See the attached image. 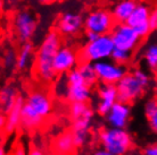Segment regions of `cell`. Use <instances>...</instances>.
<instances>
[{"mask_svg":"<svg viewBox=\"0 0 157 155\" xmlns=\"http://www.w3.org/2000/svg\"><path fill=\"white\" fill-rule=\"evenodd\" d=\"M62 45L60 34L57 31H50L42 39L36 51L33 69L36 79L42 84H51L58 77L54 67V60Z\"/></svg>","mask_w":157,"mask_h":155,"instance_id":"1","label":"cell"},{"mask_svg":"<svg viewBox=\"0 0 157 155\" xmlns=\"http://www.w3.org/2000/svg\"><path fill=\"white\" fill-rule=\"evenodd\" d=\"M54 110L51 96L44 89H33L25 97L22 109L21 129L24 132H33L50 117Z\"/></svg>","mask_w":157,"mask_h":155,"instance_id":"2","label":"cell"},{"mask_svg":"<svg viewBox=\"0 0 157 155\" xmlns=\"http://www.w3.org/2000/svg\"><path fill=\"white\" fill-rule=\"evenodd\" d=\"M55 88L57 95L70 103H88L92 96V87L86 84L78 67L66 75H62L56 81Z\"/></svg>","mask_w":157,"mask_h":155,"instance_id":"3","label":"cell"},{"mask_svg":"<svg viewBox=\"0 0 157 155\" xmlns=\"http://www.w3.org/2000/svg\"><path fill=\"white\" fill-rule=\"evenodd\" d=\"M153 84V78L148 71L142 68H134L128 71L124 77L116 84L118 101L132 104L140 100Z\"/></svg>","mask_w":157,"mask_h":155,"instance_id":"4","label":"cell"},{"mask_svg":"<svg viewBox=\"0 0 157 155\" xmlns=\"http://www.w3.org/2000/svg\"><path fill=\"white\" fill-rule=\"evenodd\" d=\"M100 147L115 155H129L134 145L133 137L126 128L104 127L98 132Z\"/></svg>","mask_w":157,"mask_h":155,"instance_id":"5","label":"cell"},{"mask_svg":"<svg viewBox=\"0 0 157 155\" xmlns=\"http://www.w3.org/2000/svg\"><path fill=\"white\" fill-rule=\"evenodd\" d=\"M115 49L114 41L110 34L99 35L94 41L86 42L82 47L78 57L80 61L97 62L100 60L110 59Z\"/></svg>","mask_w":157,"mask_h":155,"instance_id":"6","label":"cell"},{"mask_svg":"<svg viewBox=\"0 0 157 155\" xmlns=\"http://www.w3.org/2000/svg\"><path fill=\"white\" fill-rule=\"evenodd\" d=\"M115 20L112 12L105 8L94 9L84 17V30L99 35L110 34L115 26Z\"/></svg>","mask_w":157,"mask_h":155,"instance_id":"7","label":"cell"},{"mask_svg":"<svg viewBox=\"0 0 157 155\" xmlns=\"http://www.w3.org/2000/svg\"><path fill=\"white\" fill-rule=\"evenodd\" d=\"M110 35L114 41L115 48L130 51L132 53L142 41L136 28L128 23H116L110 32Z\"/></svg>","mask_w":157,"mask_h":155,"instance_id":"8","label":"cell"},{"mask_svg":"<svg viewBox=\"0 0 157 155\" xmlns=\"http://www.w3.org/2000/svg\"><path fill=\"white\" fill-rule=\"evenodd\" d=\"M94 65L100 84H114V85H116L118 81L124 77V75L128 73L125 66L116 63L112 59L94 62Z\"/></svg>","mask_w":157,"mask_h":155,"instance_id":"9","label":"cell"},{"mask_svg":"<svg viewBox=\"0 0 157 155\" xmlns=\"http://www.w3.org/2000/svg\"><path fill=\"white\" fill-rule=\"evenodd\" d=\"M13 27L20 42H30L36 32V18L28 10H21L14 16Z\"/></svg>","mask_w":157,"mask_h":155,"instance_id":"10","label":"cell"},{"mask_svg":"<svg viewBox=\"0 0 157 155\" xmlns=\"http://www.w3.org/2000/svg\"><path fill=\"white\" fill-rule=\"evenodd\" d=\"M80 57L74 48L71 45H62L57 51L54 60V67L58 76L66 75L78 66Z\"/></svg>","mask_w":157,"mask_h":155,"instance_id":"11","label":"cell"},{"mask_svg":"<svg viewBox=\"0 0 157 155\" xmlns=\"http://www.w3.org/2000/svg\"><path fill=\"white\" fill-rule=\"evenodd\" d=\"M82 28H84V17L78 13H64L56 22V31L60 35L73 36L78 34Z\"/></svg>","mask_w":157,"mask_h":155,"instance_id":"12","label":"cell"},{"mask_svg":"<svg viewBox=\"0 0 157 155\" xmlns=\"http://www.w3.org/2000/svg\"><path fill=\"white\" fill-rule=\"evenodd\" d=\"M98 101L96 102V113L105 117L112 106L118 101L117 87L114 84H100L97 89Z\"/></svg>","mask_w":157,"mask_h":155,"instance_id":"13","label":"cell"},{"mask_svg":"<svg viewBox=\"0 0 157 155\" xmlns=\"http://www.w3.org/2000/svg\"><path fill=\"white\" fill-rule=\"evenodd\" d=\"M131 119V104L117 101L105 116L107 126L114 128H128Z\"/></svg>","mask_w":157,"mask_h":155,"instance_id":"14","label":"cell"},{"mask_svg":"<svg viewBox=\"0 0 157 155\" xmlns=\"http://www.w3.org/2000/svg\"><path fill=\"white\" fill-rule=\"evenodd\" d=\"M25 103V97L20 95L17 101H16L14 108L6 114V124L2 127V132L6 135H12L21 128V122H22V109Z\"/></svg>","mask_w":157,"mask_h":155,"instance_id":"15","label":"cell"},{"mask_svg":"<svg viewBox=\"0 0 157 155\" xmlns=\"http://www.w3.org/2000/svg\"><path fill=\"white\" fill-rule=\"evenodd\" d=\"M20 96L18 91L14 84H6L0 92V106L1 113L7 114L15 105L17 99Z\"/></svg>","mask_w":157,"mask_h":155,"instance_id":"16","label":"cell"},{"mask_svg":"<svg viewBox=\"0 0 157 155\" xmlns=\"http://www.w3.org/2000/svg\"><path fill=\"white\" fill-rule=\"evenodd\" d=\"M137 0H121L112 9L116 23H128L130 16L132 15L134 8L137 6Z\"/></svg>","mask_w":157,"mask_h":155,"instance_id":"17","label":"cell"},{"mask_svg":"<svg viewBox=\"0 0 157 155\" xmlns=\"http://www.w3.org/2000/svg\"><path fill=\"white\" fill-rule=\"evenodd\" d=\"M150 14H151V7L149 5L147 2H138L132 15L130 16L128 24L133 27H137L141 24L149 23Z\"/></svg>","mask_w":157,"mask_h":155,"instance_id":"18","label":"cell"},{"mask_svg":"<svg viewBox=\"0 0 157 155\" xmlns=\"http://www.w3.org/2000/svg\"><path fill=\"white\" fill-rule=\"evenodd\" d=\"M33 57H36L34 53V45L31 42H25L21 47L20 51L17 52V63L16 69L20 71L26 70L31 66V62Z\"/></svg>","mask_w":157,"mask_h":155,"instance_id":"19","label":"cell"},{"mask_svg":"<svg viewBox=\"0 0 157 155\" xmlns=\"http://www.w3.org/2000/svg\"><path fill=\"white\" fill-rule=\"evenodd\" d=\"M54 148L59 155H71L75 148L72 132H63L57 137L54 143Z\"/></svg>","mask_w":157,"mask_h":155,"instance_id":"20","label":"cell"},{"mask_svg":"<svg viewBox=\"0 0 157 155\" xmlns=\"http://www.w3.org/2000/svg\"><path fill=\"white\" fill-rule=\"evenodd\" d=\"M144 114L149 130L157 136V97H151L146 101L144 105Z\"/></svg>","mask_w":157,"mask_h":155,"instance_id":"21","label":"cell"},{"mask_svg":"<svg viewBox=\"0 0 157 155\" xmlns=\"http://www.w3.org/2000/svg\"><path fill=\"white\" fill-rule=\"evenodd\" d=\"M142 60L150 73L157 74V41L149 42L142 50Z\"/></svg>","mask_w":157,"mask_h":155,"instance_id":"22","label":"cell"},{"mask_svg":"<svg viewBox=\"0 0 157 155\" xmlns=\"http://www.w3.org/2000/svg\"><path fill=\"white\" fill-rule=\"evenodd\" d=\"M68 112H70V117H71L72 121H74L78 120V119H82L84 117L94 116L96 110L90 108V105L88 104V103L74 102V103H71V105H70Z\"/></svg>","mask_w":157,"mask_h":155,"instance_id":"23","label":"cell"},{"mask_svg":"<svg viewBox=\"0 0 157 155\" xmlns=\"http://www.w3.org/2000/svg\"><path fill=\"white\" fill-rule=\"evenodd\" d=\"M78 69L80 70V73L82 74L84 81H86L88 85H90L91 87H94L98 81V76H97V73H96V69H94V62H89V61H80L78 66Z\"/></svg>","mask_w":157,"mask_h":155,"instance_id":"24","label":"cell"},{"mask_svg":"<svg viewBox=\"0 0 157 155\" xmlns=\"http://www.w3.org/2000/svg\"><path fill=\"white\" fill-rule=\"evenodd\" d=\"M110 59L115 61L116 63H120V65H123L125 66L126 63H129L132 59V52L126 50H123V49H118V48H115L113 53H112V57Z\"/></svg>","mask_w":157,"mask_h":155,"instance_id":"25","label":"cell"},{"mask_svg":"<svg viewBox=\"0 0 157 155\" xmlns=\"http://www.w3.org/2000/svg\"><path fill=\"white\" fill-rule=\"evenodd\" d=\"M2 63H4L5 69L12 70L16 68V63H17V52H16L13 48H7L4 52V57H2Z\"/></svg>","mask_w":157,"mask_h":155,"instance_id":"26","label":"cell"},{"mask_svg":"<svg viewBox=\"0 0 157 155\" xmlns=\"http://www.w3.org/2000/svg\"><path fill=\"white\" fill-rule=\"evenodd\" d=\"M71 132L72 135H73L75 147L81 148L83 146H86V144L88 143V139H89L90 132H88V130H80V129H72Z\"/></svg>","mask_w":157,"mask_h":155,"instance_id":"27","label":"cell"},{"mask_svg":"<svg viewBox=\"0 0 157 155\" xmlns=\"http://www.w3.org/2000/svg\"><path fill=\"white\" fill-rule=\"evenodd\" d=\"M134 28H136V31L138 32V34L140 35V38H141V39H145V38H147V36H149L150 33L153 32L151 26H150L149 23L141 24V25L134 27Z\"/></svg>","mask_w":157,"mask_h":155,"instance_id":"28","label":"cell"},{"mask_svg":"<svg viewBox=\"0 0 157 155\" xmlns=\"http://www.w3.org/2000/svg\"><path fill=\"white\" fill-rule=\"evenodd\" d=\"M149 24L151 26L153 32H157V7L151 9V14H150Z\"/></svg>","mask_w":157,"mask_h":155,"instance_id":"29","label":"cell"},{"mask_svg":"<svg viewBox=\"0 0 157 155\" xmlns=\"http://www.w3.org/2000/svg\"><path fill=\"white\" fill-rule=\"evenodd\" d=\"M142 155H157V143L148 145L147 147L144 148Z\"/></svg>","mask_w":157,"mask_h":155,"instance_id":"30","label":"cell"},{"mask_svg":"<svg viewBox=\"0 0 157 155\" xmlns=\"http://www.w3.org/2000/svg\"><path fill=\"white\" fill-rule=\"evenodd\" d=\"M84 36H86V42H90V41H94V40L97 39V38L99 36V34H97V33H94V32H90V31H86V34H84Z\"/></svg>","mask_w":157,"mask_h":155,"instance_id":"31","label":"cell"},{"mask_svg":"<svg viewBox=\"0 0 157 155\" xmlns=\"http://www.w3.org/2000/svg\"><path fill=\"white\" fill-rule=\"evenodd\" d=\"M90 155H115L113 153H110V152L106 151V150H104V148H97V150H94Z\"/></svg>","mask_w":157,"mask_h":155,"instance_id":"32","label":"cell"},{"mask_svg":"<svg viewBox=\"0 0 157 155\" xmlns=\"http://www.w3.org/2000/svg\"><path fill=\"white\" fill-rule=\"evenodd\" d=\"M29 155H46V153L41 150V148L38 147H33L31 151L29 152Z\"/></svg>","mask_w":157,"mask_h":155,"instance_id":"33","label":"cell"},{"mask_svg":"<svg viewBox=\"0 0 157 155\" xmlns=\"http://www.w3.org/2000/svg\"><path fill=\"white\" fill-rule=\"evenodd\" d=\"M14 155H29V154H26L25 148L20 145V146H17V147H16L15 152H14Z\"/></svg>","mask_w":157,"mask_h":155,"instance_id":"34","label":"cell"},{"mask_svg":"<svg viewBox=\"0 0 157 155\" xmlns=\"http://www.w3.org/2000/svg\"><path fill=\"white\" fill-rule=\"evenodd\" d=\"M38 1L42 5H50V4H54V2H57L58 0H38Z\"/></svg>","mask_w":157,"mask_h":155,"instance_id":"35","label":"cell"},{"mask_svg":"<svg viewBox=\"0 0 157 155\" xmlns=\"http://www.w3.org/2000/svg\"><path fill=\"white\" fill-rule=\"evenodd\" d=\"M0 155H6V151L4 147H1V150H0Z\"/></svg>","mask_w":157,"mask_h":155,"instance_id":"36","label":"cell"},{"mask_svg":"<svg viewBox=\"0 0 157 155\" xmlns=\"http://www.w3.org/2000/svg\"><path fill=\"white\" fill-rule=\"evenodd\" d=\"M155 86H156V95H157V78H156V81H155Z\"/></svg>","mask_w":157,"mask_h":155,"instance_id":"37","label":"cell"},{"mask_svg":"<svg viewBox=\"0 0 157 155\" xmlns=\"http://www.w3.org/2000/svg\"><path fill=\"white\" fill-rule=\"evenodd\" d=\"M145 1H151V0H145Z\"/></svg>","mask_w":157,"mask_h":155,"instance_id":"38","label":"cell"}]
</instances>
